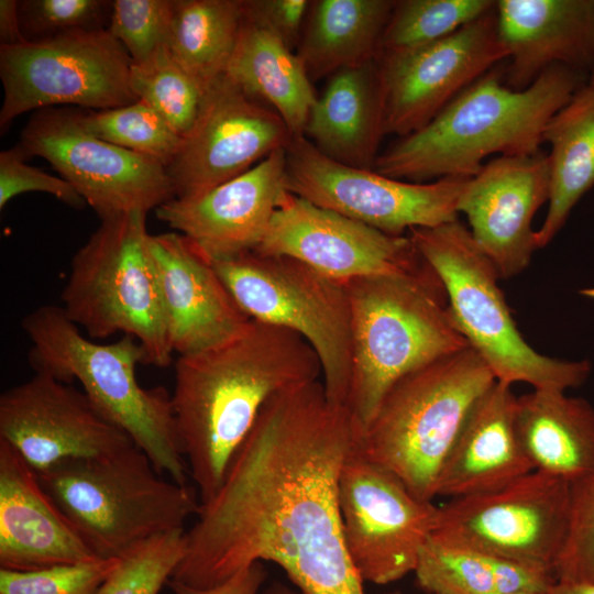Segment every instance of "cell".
I'll use <instances>...</instances> for the list:
<instances>
[{"label":"cell","instance_id":"6da1fadb","mask_svg":"<svg viewBox=\"0 0 594 594\" xmlns=\"http://www.w3.org/2000/svg\"><path fill=\"white\" fill-rule=\"evenodd\" d=\"M361 432L319 380L275 394L200 503L172 579L195 587L250 565L282 568L302 594H365L348 554L338 487Z\"/></svg>","mask_w":594,"mask_h":594},{"label":"cell","instance_id":"7a4b0ae2","mask_svg":"<svg viewBox=\"0 0 594 594\" xmlns=\"http://www.w3.org/2000/svg\"><path fill=\"white\" fill-rule=\"evenodd\" d=\"M320 375L319 359L300 334L254 319L221 344L179 355L172 408L200 503L221 486L265 403Z\"/></svg>","mask_w":594,"mask_h":594},{"label":"cell","instance_id":"3957f363","mask_svg":"<svg viewBox=\"0 0 594 594\" xmlns=\"http://www.w3.org/2000/svg\"><path fill=\"white\" fill-rule=\"evenodd\" d=\"M587 78L557 65L528 88L516 91L505 85L504 72L494 67L428 124L378 154L373 169L414 183L471 178L492 154L537 153L548 121L586 85Z\"/></svg>","mask_w":594,"mask_h":594},{"label":"cell","instance_id":"277c9868","mask_svg":"<svg viewBox=\"0 0 594 594\" xmlns=\"http://www.w3.org/2000/svg\"><path fill=\"white\" fill-rule=\"evenodd\" d=\"M21 327L32 343L28 358L35 373L68 384L79 382L98 409L129 435L161 474L187 484L170 395L164 387L144 388L138 382L136 366L144 364V353L134 338L123 336L112 343L89 340L55 305L32 310Z\"/></svg>","mask_w":594,"mask_h":594},{"label":"cell","instance_id":"5b68a950","mask_svg":"<svg viewBox=\"0 0 594 594\" xmlns=\"http://www.w3.org/2000/svg\"><path fill=\"white\" fill-rule=\"evenodd\" d=\"M344 284L352 329L346 407L362 436L400 378L470 345L453 323L437 274L365 276Z\"/></svg>","mask_w":594,"mask_h":594},{"label":"cell","instance_id":"8992f818","mask_svg":"<svg viewBox=\"0 0 594 594\" xmlns=\"http://www.w3.org/2000/svg\"><path fill=\"white\" fill-rule=\"evenodd\" d=\"M496 378L466 346L400 378L359 438L358 451L432 502L437 482L469 415Z\"/></svg>","mask_w":594,"mask_h":594},{"label":"cell","instance_id":"52a82bcc","mask_svg":"<svg viewBox=\"0 0 594 594\" xmlns=\"http://www.w3.org/2000/svg\"><path fill=\"white\" fill-rule=\"evenodd\" d=\"M37 475L99 559H120L154 537L184 529L200 506L194 488L164 479L135 444Z\"/></svg>","mask_w":594,"mask_h":594},{"label":"cell","instance_id":"ba28073f","mask_svg":"<svg viewBox=\"0 0 594 594\" xmlns=\"http://www.w3.org/2000/svg\"><path fill=\"white\" fill-rule=\"evenodd\" d=\"M408 233L439 276L453 323L497 382L566 392L587 381L590 361L540 354L521 337L498 287L494 264L459 219L433 228H414Z\"/></svg>","mask_w":594,"mask_h":594},{"label":"cell","instance_id":"9c48e42d","mask_svg":"<svg viewBox=\"0 0 594 594\" xmlns=\"http://www.w3.org/2000/svg\"><path fill=\"white\" fill-rule=\"evenodd\" d=\"M145 212L102 219L72 258L62 308L90 339L134 338L144 364L166 367L174 353Z\"/></svg>","mask_w":594,"mask_h":594},{"label":"cell","instance_id":"30bf717a","mask_svg":"<svg viewBox=\"0 0 594 594\" xmlns=\"http://www.w3.org/2000/svg\"><path fill=\"white\" fill-rule=\"evenodd\" d=\"M212 264L251 319L292 330L309 343L319 359L328 399L346 407L352 376V329L344 282L296 258L256 251Z\"/></svg>","mask_w":594,"mask_h":594},{"label":"cell","instance_id":"8fae6325","mask_svg":"<svg viewBox=\"0 0 594 594\" xmlns=\"http://www.w3.org/2000/svg\"><path fill=\"white\" fill-rule=\"evenodd\" d=\"M131 65L125 48L108 29L0 45L1 133L29 111L58 105L103 110L136 101Z\"/></svg>","mask_w":594,"mask_h":594},{"label":"cell","instance_id":"7c38bea8","mask_svg":"<svg viewBox=\"0 0 594 594\" xmlns=\"http://www.w3.org/2000/svg\"><path fill=\"white\" fill-rule=\"evenodd\" d=\"M570 494L571 483L534 470L499 488L450 498L439 506L431 536L554 575Z\"/></svg>","mask_w":594,"mask_h":594},{"label":"cell","instance_id":"4fadbf2b","mask_svg":"<svg viewBox=\"0 0 594 594\" xmlns=\"http://www.w3.org/2000/svg\"><path fill=\"white\" fill-rule=\"evenodd\" d=\"M287 190L393 237L414 228L458 220L460 196L469 178L446 177L414 183L374 169L341 164L307 138L286 146Z\"/></svg>","mask_w":594,"mask_h":594},{"label":"cell","instance_id":"5bb4252c","mask_svg":"<svg viewBox=\"0 0 594 594\" xmlns=\"http://www.w3.org/2000/svg\"><path fill=\"white\" fill-rule=\"evenodd\" d=\"M29 156H40L61 174L100 220L156 210L175 198L167 168L88 132L78 108L34 111L20 135Z\"/></svg>","mask_w":594,"mask_h":594},{"label":"cell","instance_id":"9a60e30c","mask_svg":"<svg viewBox=\"0 0 594 594\" xmlns=\"http://www.w3.org/2000/svg\"><path fill=\"white\" fill-rule=\"evenodd\" d=\"M356 446L342 468L338 487L343 539L363 582L386 585L415 571L439 506L416 497Z\"/></svg>","mask_w":594,"mask_h":594},{"label":"cell","instance_id":"2e32d148","mask_svg":"<svg viewBox=\"0 0 594 594\" xmlns=\"http://www.w3.org/2000/svg\"><path fill=\"white\" fill-rule=\"evenodd\" d=\"M508 58L493 10L435 43L380 54L383 132L399 138L435 119L457 96Z\"/></svg>","mask_w":594,"mask_h":594},{"label":"cell","instance_id":"e0dca14e","mask_svg":"<svg viewBox=\"0 0 594 594\" xmlns=\"http://www.w3.org/2000/svg\"><path fill=\"white\" fill-rule=\"evenodd\" d=\"M296 258L341 282L437 273L408 235L393 237L288 191L255 250Z\"/></svg>","mask_w":594,"mask_h":594},{"label":"cell","instance_id":"ac0fdd59","mask_svg":"<svg viewBox=\"0 0 594 594\" xmlns=\"http://www.w3.org/2000/svg\"><path fill=\"white\" fill-rule=\"evenodd\" d=\"M292 138L274 110L221 75L206 89L198 118L167 166L175 198L199 196L245 173Z\"/></svg>","mask_w":594,"mask_h":594},{"label":"cell","instance_id":"d6986e66","mask_svg":"<svg viewBox=\"0 0 594 594\" xmlns=\"http://www.w3.org/2000/svg\"><path fill=\"white\" fill-rule=\"evenodd\" d=\"M0 439L37 474L135 444L85 392L41 373L1 394Z\"/></svg>","mask_w":594,"mask_h":594},{"label":"cell","instance_id":"ffe728a7","mask_svg":"<svg viewBox=\"0 0 594 594\" xmlns=\"http://www.w3.org/2000/svg\"><path fill=\"white\" fill-rule=\"evenodd\" d=\"M550 197V166L542 150L529 155L498 156L469 178L458 210L494 264L499 278L526 270L537 248L532 219Z\"/></svg>","mask_w":594,"mask_h":594},{"label":"cell","instance_id":"44dd1931","mask_svg":"<svg viewBox=\"0 0 594 594\" xmlns=\"http://www.w3.org/2000/svg\"><path fill=\"white\" fill-rule=\"evenodd\" d=\"M285 150L205 194L169 200L155 210L157 218L211 262L255 250L288 194Z\"/></svg>","mask_w":594,"mask_h":594},{"label":"cell","instance_id":"7402d4cb","mask_svg":"<svg viewBox=\"0 0 594 594\" xmlns=\"http://www.w3.org/2000/svg\"><path fill=\"white\" fill-rule=\"evenodd\" d=\"M166 311L172 349L196 353L239 334L251 318L217 273L212 262L185 235H150Z\"/></svg>","mask_w":594,"mask_h":594},{"label":"cell","instance_id":"603a6c76","mask_svg":"<svg viewBox=\"0 0 594 594\" xmlns=\"http://www.w3.org/2000/svg\"><path fill=\"white\" fill-rule=\"evenodd\" d=\"M496 26L510 59L504 82L513 90L552 66L587 76L594 67V0H498Z\"/></svg>","mask_w":594,"mask_h":594},{"label":"cell","instance_id":"cb8c5ba5","mask_svg":"<svg viewBox=\"0 0 594 594\" xmlns=\"http://www.w3.org/2000/svg\"><path fill=\"white\" fill-rule=\"evenodd\" d=\"M96 559L37 473L0 439V569L32 571Z\"/></svg>","mask_w":594,"mask_h":594},{"label":"cell","instance_id":"d4e9b609","mask_svg":"<svg viewBox=\"0 0 594 594\" xmlns=\"http://www.w3.org/2000/svg\"><path fill=\"white\" fill-rule=\"evenodd\" d=\"M517 398L512 385L496 381L479 399L443 464L436 496L490 492L534 471L516 431Z\"/></svg>","mask_w":594,"mask_h":594},{"label":"cell","instance_id":"484cf974","mask_svg":"<svg viewBox=\"0 0 594 594\" xmlns=\"http://www.w3.org/2000/svg\"><path fill=\"white\" fill-rule=\"evenodd\" d=\"M383 132L377 66L342 69L317 98L304 136L326 156L348 166L373 169Z\"/></svg>","mask_w":594,"mask_h":594},{"label":"cell","instance_id":"4316f807","mask_svg":"<svg viewBox=\"0 0 594 594\" xmlns=\"http://www.w3.org/2000/svg\"><path fill=\"white\" fill-rule=\"evenodd\" d=\"M516 431L535 471L569 483L594 475V408L558 389L517 398Z\"/></svg>","mask_w":594,"mask_h":594},{"label":"cell","instance_id":"83f0119b","mask_svg":"<svg viewBox=\"0 0 594 594\" xmlns=\"http://www.w3.org/2000/svg\"><path fill=\"white\" fill-rule=\"evenodd\" d=\"M224 74L246 95L270 106L293 138L304 136L317 97L301 61L275 33L244 16Z\"/></svg>","mask_w":594,"mask_h":594},{"label":"cell","instance_id":"f1b7e54d","mask_svg":"<svg viewBox=\"0 0 594 594\" xmlns=\"http://www.w3.org/2000/svg\"><path fill=\"white\" fill-rule=\"evenodd\" d=\"M550 145V197L537 248L547 246L564 227L571 211L594 186V88L587 84L558 110L544 127Z\"/></svg>","mask_w":594,"mask_h":594},{"label":"cell","instance_id":"f546056e","mask_svg":"<svg viewBox=\"0 0 594 594\" xmlns=\"http://www.w3.org/2000/svg\"><path fill=\"white\" fill-rule=\"evenodd\" d=\"M396 1L318 0L297 56L310 79L373 62Z\"/></svg>","mask_w":594,"mask_h":594},{"label":"cell","instance_id":"4dcf8cb0","mask_svg":"<svg viewBox=\"0 0 594 594\" xmlns=\"http://www.w3.org/2000/svg\"><path fill=\"white\" fill-rule=\"evenodd\" d=\"M243 23V0H173L167 46L207 89L226 73Z\"/></svg>","mask_w":594,"mask_h":594},{"label":"cell","instance_id":"1f68e13d","mask_svg":"<svg viewBox=\"0 0 594 594\" xmlns=\"http://www.w3.org/2000/svg\"><path fill=\"white\" fill-rule=\"evenodd\" d=\"M131 89L183 139L193 129L206 89L174 57L167 45L142 64L131 65Z\"/></svg>","mask_w":594,"mask_h":594},{"label":"cell","instance_id":"d6a6232c","mask_svg":"<svg viewBox=\"0 0 594 594\" xmlns=\"http://www.w3.org/2000/svg\"><path fill=\"white\" fill-rule=\"evenodd\" d=\"M493 0L396 1L378 54L421 47L442 40L493 10Z\"/></svg>","mask_w":594,"mask_h":594},{"label":"cell","instance_id":"836d02e7","mask_svg":"<svg viewBox=\"0 0 594 594\" xmlns=\"http://www.w3.org/2000/svg\"><path fill=\"white\" fill-rule=\"evenodd\" d=\"M501 559L430 535L414 572L419 587L430 594H502Z\"/></svg>","mask_w":594,"mask_h":594},{"label":"cell","instance_id":"e575fe53","mask_svg":"<svg viewBox=\"0 0 594 594\" xmlns=\"http://www.w3.org/2000/svg\"><path fill=\"white\" fill-rule=\"evenodd\" d=\"M78 118L82 127L97 138L152 157L166 168L184 140L153 108L141 100L103 110L78 108Z\"/></svg>","mask_w":594,"mask_h":594},{"label":"cell","instance_id":"d590c367","mask_svg":"<svg viewBox=\"0 0 594 594\" xmlns=\"http://www.w3.org/2000/svg\"><path fill=\"white\" fill-rule=\"evenodd\" d=\"M185 534L167 532L125 553L98 594H160L184 556Z\"/></svg>","mask_w":594,"mask_h":594},{"label":"cell","instance_id":"8d00e7d4","mask_svg":"<svg viewBox=\"0 0 594 594\" xmlns=\"http://www.w3.org/2000/svg\"><path fill=\"white\" fill-rule=\"evenodd\" d=\"M111 10L112 1L107 0L19 1L21 30L28 42L108 29Z\"/></svg>","mask_w":594,"mask_h":594},{"label":"cell","instance_id":"74e56055","mask_svg":"<svg viewBox=\"0 0 594 594\" xmlns=\"http://www.w3.org/2000/svg\"><path fill=\"white\" fill-rule=\"evenodd\" d=\"M173 0H114L108 31L142 64L167 45Z\"/></svg>","mask_w":594,"mask_h":594},{"label":"cell","instance_id":"f35d334b","mask_svg":"<svg viewBox=\"0 0 594 594\" xmlns=\"http://www.w3.org/2000/svg\"><path fill=\"white\" fill-rule=\"evenodd\" d=\"M118 563L96 559L32 571L0 569V594H98Z\"/></svg>","mask_w":594,"mask_h":594},{"label":"cell","instance_id":"ab89813d","mask_svg":"<svg viewBox=\"0 0 594 594\" xmlns=\"http://www.w3.org/2000/svg\"><path fill=\"white\" fill-rule=\"evenodd\" d=\"M557 582L594 584V475L571 483L569 522Z\"/></svg>","mask_w":594,"mask_h":594},{"label":"cell","instance_id":"60d3db41","mask_svg":"<svg viewBox=\"0 0 594 594\" xmlns=\"http://www.w3.org/2000/svg\"><path fill=\"white\" fill-rule=\"evenodd\" d=\"M26 157L29 155L20 144L0 153V209L15 196L29 191L50 194L73 208L86 206L67 180L28 165Z\"/></svg>","mask_w":594,"mask_h":594},{"label":"cell","instance_id":"b9f144b4","mask_svg":"<svg viewBox=\"0 0 594 594\" xmlns=\"http://www.w3.org/2000/svg\"><path fill=\"white\" fill-rule=\"evenodd\" d=\"M310 7L308 0H243L245 19L275 33L290 50L299 41Z\"/></svg>","mask_w":594,"mask_h":594},{"label":"cell","instance_id":"7bdbcfd3","mask_svg":"<svg viewBox=\"0 0 594 594\" xmlns=\"http://www.w3.org/2000/svg\"><path fill=\"white\" fill-rule=\"evenodd\" d=\"M266 575L263 563L256 562L210 587H195L174 579L167 582V586L173 594H261Z\"/></svg>","mask_w":594,"mask_h":594},{"label":"cell","instance_id":"ee69618b","mask_svg":"<svg viewBox=\"0 0 594 594\" xmlns=\"http://www.w3.org/2000/svg\"><path fill=\"white\" fill-rule=\"evenodd\" d=\"M28 43L20 24L19 1H0V45L15 46Z\"/></svg>","mask_w":594,"mask_h":594},{"label":"cell","instance_id":"f6af8a7d","mask_svg":"<svg viewBox=\"0 0 594 594\" xmlns=\"http://www.w3.org/2000/svg\"><path fill=\"white\" fill-rule=\"evenodd\" d=\"M550 594H594V584L556 582Z\"/></svg>","mask_w":594,"mask_h":594},{"label":"cell","instance_id":"bcb514c9","mask_svg":"<svg viewBox=\"0 0 594 594\" xmlns=\"http://www.w3.org/2000/svg\"><path fill=\"white\" fill-rule=\"evenodd\" d=\"M263 594H302L296 587L287 586L280 582H273L268 587L265 588Z\"/></svg>","mask_w":594,"mask_h":594},{"label":"cell","instance_id":"7dc6e473","mask_svg":"<svg viewBox=\"0 0 594 594\" xmlns=\"http://www.w3.org/2000/svg\"><path fill=\"white\" fill-rule=\"evenodd\" d=\"M582 295L588 297V298H593L594 299V287L592 288H584L580 292Z\"/></svg>","mask_w":594,"mask_h":594},{"label":"cell","instance_id":"c3c4849f","mask_svg":"<svg viewBox=\"0 0 594 594\" xmlns=\"http://www.w3.org/2000/svg\"><path fill=\"white\" fill-rule=\"evenodd\" d=\"M586 84L594 88V67H593V69L591 70V73L588 75Z\"/></svg>","mask_w":594,"mask_h":594},{"label":"cell","instance_id":"681fc988","mask_svg":"<svg viewBox=\"0 0 594 594\" xmlns=\"http://www.w3.org/2000/svg\"><path fill=\"white\" fill-rule=\"evenodd\" d=\"M513 594H550L548 593H540V592H519V593H513Z\"/></svg>","mask_w":594,"mask_h":594},{"label":"cell","instance_id":"f907efd6","mask_svg":"<svg viewBox=\"0 0 594 594\" xmlns=\"http://www.w3.org/2000/svg\"><path fill=\"white\" fill-rule=\"evenodd\" d=\"M387 594H403V593H399V592H392V593H387Z\"/></svg>","mask_w":594,"mask_h":594}]
</instances>
